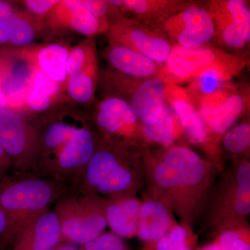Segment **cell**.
Returning a JSON list of instances; mask_svg holds the SVG:
<instances>
[{"instance_id": "cell-24", "label": "cell", "mask_w": 250, "mask_h": 250, "mask_svg": "<svg viewBox=\"0 0 250 250\" xmlns=\"http://www.w3.org/2000/svg\"><path fill=\"white\" fill-rule=\"evenodd\" d=\"M95 59H97L96 51L92 39H87L75 46L73 48L70 49L67 57V78L76 73Z\"/></svg>"}, {"instance_id": "cell-4", "label": "cell", "mask_w": 250, "mask_h": 250, "mask_svg": "<svg viewBox=\"0 0 250 250\" xmlns=\"http://www.w3.org/2000/svg\"><path fill=\"white\" fill-rule=\"evenodd\" d=\"M0 143L17 174H34L37 162L38 135L21 111L0 110Z\"/></svg>"}, {"instance_id": "cell-15", "label": "cell", "mask_w": 250, "mask_h": 250, "mask_svg": "<svg viewBox=\"0 0 250 250\" xmlns=\"http://www.w3.org/2000/svg\"><path fill=\"white\" fill-rule=\"evenodd\" d=\"M244 106L242 96L238 94L226 99L211 98L201 109V118L217 134H223L235 123Z\"/></svg>"}, {"instance_id": "cell-41", "label": "cell", "mask_w": 250, "mask_h": 250, "mask_svg": "<svg viewBox=\"0 0 250 250\" xmlns=\"http://www.w3.org/2000/svg\"><path fill=\"white\" fill-rule=\"evenodd\" d=\"M1 178H2V177H1V176H0V179H1Z\"/></svg>"}, {"instance_id": "cell-3", "label": "cell", "mask_w": 250, "mask_h": 250, "mask_svg": "<svg viewBox=\"0 0 250 250\" xmlns=\"http://www.w3.org/2000/svg\"><path fill=\"white\" fill-rule=\"evenodd\" d=\"M106 205L96 195L72 187L55 202L62 241L82 246L103 234L106 226Z\"/></svg>"}, {"instance_id": "cell-12", "label": "cell", "mask_w": 250, "mask_h": 250, "mask_svg": "<svg viewBox=\"0 0 250 250\" xmlns=\"http://www.w3.org/2000/svg\"><path fill=\"white\" fill-rule=\"evenodd\" d=\"M48 14L49 22L54 27L65 28L88 37L108 29L107 21L94 17L78 0L59 1Z\"/></svg>"}, {"instance_id": "cell-13", "label": "cell", "mask_w": 250, "mask_h": 250, "mask_svg": "<svg viewBox=\"0 0 250 250\" xmlns=\"http://www.w3.org/2000/svg\"><path fill=\"white\" fill-rule=\"evenodd\" d=\"M166 87L161 79L152 77L143 82L133 94L130 106L145 125L154 124L159 120L165 106Z\"/></svg>"}, {"instance_id": "cell-40", "label": "cell", "mask_w": 250, "mask_h": 250, "mask_svg": "<svg viewBox=\"0 0 250 250\" xmlns=\"http://www.w3.org/2000/svg\"><path fill=\"white\" fill-rule=\"evenodd\" d=\"M0 250H5L4 249H3L2 248H1V246H0Z\"/></svg>"}, {"instance_id": "cell-38", "label": "cell", "mask_w": 250, "mask_h": 250, "mask_svg": "<svg viewBox=\"0 0 250 250\" xmlns=\"http://www.w3.org/2000/svg\"><path fill=\"white\" fill-rule=\"evenodd\" d=\"M52 250H80V249L77 248L76 245L73 244V243L62 241L58 246L55 247Z\"/></svg>"}, {"instance_id": "cell-7", "label": "cell", "mask_w": 250, "mask_h": 250, "mask_svg": "<svg viewBox=\"0 0 250 250\" xmlns=\"http://www.w3.org/2000/svg\"><path fill=\"white\" fill-rule=\"evenodd\" d=\"M205 175V165L195 152L183 147L171 148L155 171L156 183L163 188L192 187Z\"/></svg>"}, {"instance_id": "cell-9", "label": "cell", "mask_w": 250, "mask_h": 250, "mask_svg": "<svg viewBox=\"0 0 250 250\" xmlns=\"http://www.w3.org/2000/svg\"><path fill=\"white\" fill-rule=\"evenodd\" d=\"M211 16L215 31L225 45L233 48L244 47L250 41V11L248 3L229 0L215 4Z\"/></svg>"}, {"instance_id": "cell-35", "label": "cell", "mask_w": 250, "mask_h": 250, "mask_svg": "<svg viewBox=\"0 0 250 250\" xmlns=\"http://www.w3.org/2000/svg\"><path fill=\"white\" fill-rule=\"evenodd\" d=\"M11 38V26L9 19L0 18V44L9 43Z\"/></svg>"}, {"instance_id": "cell-30", "label": "cell", "mask_w": 250, "mask_h": 250, "mask_svg": "<svg viewBox=\"0 0 250 250\" xmlns=\"http://www.w3.org/2000/svg\"><path fill=\"white\" fill-rule=\"evenodd\" d=\"M235 210L239 215L249 214L250 211V184H238Z\"/></svg>"}, {"instance_id": "cell-11", "label": "cell", "mask_w": 250, "mask_h": 250, "mask_svg": "<svg viewBox=\"0 0 250 250\" xmlns=\"http://www.w3.org/2000/svg\"><path fill=\"white\" fill-rule=\"evenodd\" d=\"M62 241L58 218L49 209L19 231L11 250H52Z\"/></svg>"}, {"instance_id": "cell-16", "label": "cell", "mask_w": 250, "mask_h": 250, "mask_svg": "<svg viewBox=\"0 0 250 250\" xmlns=\"http://www.w3.org/2000/svg\"><path fill=\"white\" fill-rule=\"evenodd\" d=\"M106 54L112 66L125 75L144 78L152 76L158 70L155 62L125 46L112 43Z\"/></svg>"}, {"instance_id": "cell-34", "label": "cell", "mask_w": 250, "mask_h": 250, "mask_svg": "<svg viewBox=\"0 0 250 250\" xmlns=\"http://www.w3.org/2000/svg\"><path fill=\"white\" fill-rule=\"evenodd\" d=\"M9 221L7 215L3 208L0 207V246L6 248L9 246Z\"/></svg>"}, {"instance_id": "cell-39", "label": "cell", "mask_w": 250, "mask_h": 250, "mask_svg": "<svg viewBox=\"0 0 250 250\" xmlns=\"http://www.w3.org/2000/svg\"><path fill=\"white\" fill-rule=\"evenodd\" d=\"M202 250H223L222 248H220L219 245L213 244L210 245V246H207V248H205V249Z\"/></svg>"}, {"instance_id": "cell-20", "label": "cell", "mask_w": 250, "mask_h": 250, "mask_svg": "<svg viewBox=\"0 0 250 250\" xmlns=\"http://www.w3.org/2000/svg\"><path fill=\"white\" fill-rule=\"evenodd\" d=\"M169 93L166 91V97H169L177 118L185 129L188 136L195 143L205 141L206 129L203 120L197 113L192 103L180 93Z\"/></svg>"}, {"instance_id": "cell-2", "label": "cell", "mask_w": 250, "mask_h": 250, "mask_svg": "<svg viewBox=\"0 0 250 250\" xmlns=\"http://www.w3.org/2000/svg\"><path fill=\"white\" fill-rule=\"evenodd\" d=\"M71 187L34 174H18L0 179V207L9 221V245L22 229L48 210Z\"/></svg>"}, {"instance_id": "cell-25", "label": "cell", "mask_w": 250, "mask_h": 250, "mask_svg": "<svg viewBox=\"0 0 250 250\" xmlns=\"http://www.w3.org/2000/svg\"><path fill=\"white\" fill-rule=\"evenodd\" d=\"M11 26V38L10 43L15 46L29 45L35 38L34 28L22 15L16 12L9 18Z\"/></svg>"}, {"instance_id": "cell-1", "label": "cell", "mask_w": 250, "mask_h": 250, "mask_svg": "<svg viewBox=\"0 0 250 250\" xmlns=\"http://www.w3.org/2000/svg\"><path fill=\"white\" fill-rule=\"evenodd\" d=\"M37 162L34 174L74 187L97 149L86 120L80 113H53L35 125Z\"/></svg>"}, {"instance_id": "cell-28", "label": "cell", "mask_w": 250, "mask_h": 250, "mask_svg": "<svg viewBox=\"0 0 250 250\" xmlns=\"http://www.w3.org/2000/svg\"><path fill=\"white\" fill-rule=\"evenodd\" d=\"M80 250H126L124 242L115 233H105L82 246Z\"/></svg>"}, {"instance_id": "cell-6", "label": "cell", "mask_w": 250, "mask_h": 250, "mask_svg": "<svg viewBox=\"0 0 250 250\" xmlns=\"http://www.w3.org/2000/svg\"><path fill=\"white\" fill-rule=\"evenodd\" d=\"M132 181L121 158L107 147L97 149L82 175L83 187L94 195H118L127 190Z\"/></svg>"}, {"instance_id": "cell-17", "label": "cell", "mask_w": 250, "mask_h": 250, "mask_svg": "<svg viewBox=\"0 0 250 250\" xmlns=\"http://www.w3.org/2000/svg\"><path fill=\"white\" fill-rule=\"evenodd\" d=\"M140 205L132 199H123L106 205L107 225L117 236L130 237L137 231Z\"/></svg>"}, {"instance_id": "cell-5", "label": "cell", "mask_w": 250, "mask_h": 250, "mask_svg": "<svg viewBox=\"0 0 250 250\" xmlns=\"http://www.w3.org/2000/svg\"><path fill=\"white\" fill-rule=\"evenodd\" d=\"M242 64L236 57L207 46L190 49L176 45L166 62L168 72L179 80L198 77L210 70L220 72L229 79L241 68Z\"/></svg>"}, {"instance_id": "cell-10", "label": "cell", "mask_w": 250, "mask_h": 250, "mask_svg": "<svg viewBox=\"0 0 250 250\" xmlns=\"http://www.w3.org/2000/svg\"><path fill=\"white\" fill-rule=\"evenodd\" d=\"M112 43L134 49L155 62H166L172 46L168 41L125 21H119L110 29Z\"/></svg>"}, {"instance_id": "cell-18", "label": "cell", "mask_w": 250, "mask_h": 250, "mask_svg": "<svg viewBox=\"0 0 250 250\" xmlns=\"http://www.w3.org/2000/svg\"><path fill=\"white\" fill-rule=\"evenodd\" d=\"M70 49L59 44L52 43L41 47L34 53L27 52L38 68L51 80L60 83L67 80L66 65Z\"/></svg>"}, {"instance_id": "cell-22", "label": "cell", "mask_w": 250, "mask_h": 250, "mask_svg": "<svg viewBox=\"0 0 250 250\" xmlns=\"http://www.w3.org/2000/svg\"><path fill=\"white\" fill-rule=\"evenodd\" d=\"M98 70V59H95L67 77V93L74 102L85 104L91 101L96 87Z\"/></svg>"}, {"instance_id": "cell-23", "label": "cell", "mask_w": 250, "mask_h": 250, "mask_svg": "<svg viewBox=\"0 0 250 250\" xmlns=\"http://www.w3.org/2000/svg\"><path fill=\"white\" fill-rule=\"evenodd\" d=\"M145 134L151 141L165 146L172 144L175 137V125L172 111L164 106L159 120L154 124L145 125Z\"/></svg>"}, {"instance_id": "cell-36", "label": "cell", "mask_w": 250, "mask_h": 250, "mask_svg": "<svg viewBox=\"0 0 250 250\" xmlns=\"http://www.w3.org/2000/svg\"><path fill=\"white\" fill-rule=\"evenodd\" d=\"M11 168H13L12 163L0 143V176L3 178Z\"/></svg>"}, {"instance_id": "cell-33", "label": "cell", "mask_w": 250, "mask_h": 250, "mask_svg": "<svg viewBox=\"0 0 250 250\" xmlns=\"http://www.w3.org/2000/svg\"><path fill=\"white\" fill-rule=\"evenodd\" d=\"M7 52H0V110L6 107V100L3 90V83L7 71Z\"/></svg>"}, {"instance_id": "cell-32", "label": "cell", "mask_w": 250, "mask_h": 250, "mask_svg": "<svg viewBox=\"0 0 250 250\" xmlns=\"http://www.w3.org/2000/svg\"><path fill=\"white\" fill-rule=\"evenodd\" d=\"M83 6L88 9L94 17L101 21H106L104 17L107 14L108 8L111 6L108 1H98V0H85L82 1Z\"/></svg>"}, {"instance_id": "cell-29", "label": "cell", "mask_w": 250, "mask_h": 250, "mask_svg": "<svg viewBox=\"0 0 250 250\" xmlns=\"http://www.w3.org/2000/svg\"><path fill=\"white\" fill-rule=\"evenodd\" d=\"M219 246L223 250H250V245L233 231H225L222 233Z\"/></svg>"}, {"instance_id": "cell-27", "label": "cell", "mask_w": 250, "mask_h": 250, "mask_svg": "<svg viewBox=\"0 0 250 250\" xmlns=\"http://www.w3.org/2000/svg\"><path fill=\"white\" fill-rule=\"evenodd\" d=\"M187 231L182 227H177L159 240L156 250H192L186 243Z\"/></svg>"}, {"instance_id": "cell-37", "label": "cell", "mask_w": 250, "mask_h": 250, "mask_svg": "<svg viewBox=\"0 0 250 250\" xmlns=\"http://www.w3.org/2000/svg\"><path fill=\"white\" fill-rule=\"evenodd\" d=\"M17 11L9 1L0 0V18L9 19L14 16Z\"/></svg>"}, {"instance_id": "cell-31", "label": "cell", "mask_w": 250, "mask_h": 250, "mask_svg": "<svg viewBox=\"0 0 250 250\" xmlns=\"http://www.w3.org/2000/svg\"><path fill=\"white\" fill-rule=\"evenodd\" d=\"M59 1L57 0H27L24 1L26 8L37 16L48 14Z\"/></svg>"}, {"instance_id": "cell-19", "label": "cell", "mask_w": 250, "mask_h": 250, "mask_svg": "<svg viewBox=\"0 0 250 250\" xmlns=\"http://www.w3.org/2000/svg\"><path fill=\"white\" fill-rule=\"evenodd\" d=\"M170 226V217L160 202H147L141 207L137 229L141 239L159 241L165 236Z\"/></svg>"}, {"instance_id": "cell-21", "label": "cell", "mask_w": 250, "mask_h": 250, "mask_svg": "<svg viewBox=\"0 0 250 250\" xmlns=\"http://www.w3.org/2000/svg\"><path fill=\"white\" fill-rule=\"evenodd\" d=\"M59 92V83L51 80L45 72L37 67L25 104L31 111L41 113L47 111L52 106Z\"/></svg>"}, {"instance_id": "cell-14", "label": "cell", "mask_w": 250, "mask_h": 250, "mask_svg": "<svg viewBox=\"0 0 250 250\" xmlns=\"http://www.w3.org/2000/svg\"><path fill=\"white\" fill-rule=\"evenodd\" d=\"M137 117L124 99L111 97L99 104L96 122L99 127L109 135H125L132 127Z\"/></svg>"}, {"instance_id": "cell-8", "label": "cell", "mask_w": 250, "mask_h": 250, "mask_svg": "<svg viewBox=\"0 0 250 250\" xmlns=\"http://www.w3.org/2000/svg\"><path fill=\"white\" fill-rule=\"evenodd\" d=\"M166 29L179 46L195 49L204 47L215 34L214 22L208 11L198 6H191L171 18Z\"/></svg>"}, {"instance_id": "cell-26", "label": "cell", "mask_w": 250, "mask_h": 250, "mask_svg": "<svg viewBox=\"0 0 250 250\" xmlns=\"http://www.w3.org/2000/svg\"><path fill=\"white\" fill-rule=\"evenodd\" d=\"M224 146L229 152L239 153L249 147L250 143V126L243 123L229 131L223 140Z\"/></svg>"}]
</instances>
